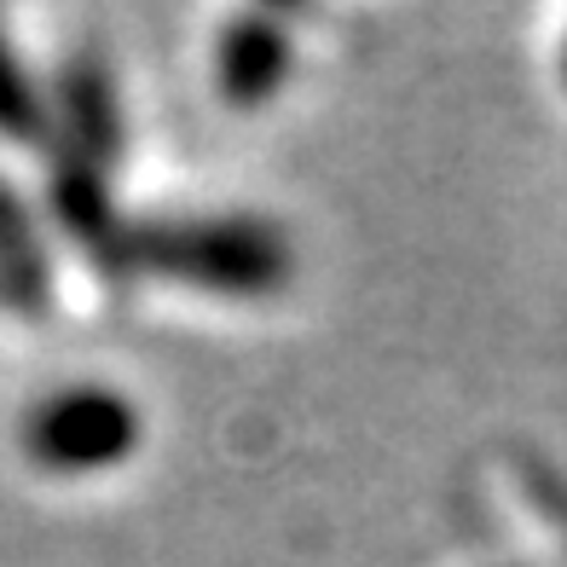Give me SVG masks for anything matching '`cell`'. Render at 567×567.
<instances>
[{"instance_id": "277c9868", "label": "cell", "mask_w": 567, "mask_h": 567, "mask_svg": "<svg viewBox=\"0 0 567 567\" xmlns=\"http://www.w3.org/2000/svg\"><path fill=\"white\" fill-rule=\"evenodd\" d=\"M64 105H70V122H75V140L70 151L93 168H105V157L116 151V99H111V82L93 59H75L70 75H64Z\"/></svg>"}, {"instance_id": "7a4b0ae2", "label": "cell", "mask_w": 567, "mask_h": 567, "mask_svg": "<svg viewBox=\"0 0 567 567\" xmlns=\"http://www.w3.org/2000/svg\"><path fill=\"white\" fill-rule=\"evenodd\" d=\"M140 441V417L134 405L111 389H64L47 405L30 411V429H23V446L47 470H111L122 452H134Z\"/></svg>"}, {"instance_id": "6da1fadb", "label": "cell", "mask_w": 567, "mask_h": 567, "mask_svg": "<svg viewBox=\"0 0 567 567\" xmlns=\"http://www.w3.org/2000/svg\"><path fill=\"white\" fill-rule=\"evenodd\" d=\"M111 255L116 267L163 272L220 296H261L278 290L284 272H290L284 238L255 220H140L116 231Z\"/></svg>"}, {"instance_id": "3957f363", "label": "cell", "mask_w": 567, "mask_h": 567, "mask_svg": "<svg viewBox=\"0 0 567 567\" xmlns=\"http://www.w3.org/2000/svg\"><path fill=\"white\" fill-rule=\"evenodd\" d=\"M290 70V41L272 18H238L220 47V93L231 105H267Z\"/></svg>"}, {"instance_id": "5b68a950", "label": "cell", "mask_w": 567, "mask_h": 567, "mask_svg": "<svg viewBox=\"0 0 567 567\" xmlns=\"http://www.w3.org/2000/svg\"><path fill=\"white\" fill-rule=\"evenodd\" d=\"M0 290L23 307L47 301V261H41L35 231H30V220H23L18 197L7 186H0Z\"/></svg>"}, {"instance_id": "8992f818", "label": "cell", "mask_w": 567, "mask_h": 567, "mask_svg": "<svg viewBox=\"0 0 567 567\" xmlns=\"http://www.w3.org/2000/svg\"><path fill=\"white\" fill-rule=\"evenodd\" d=\"M0 134H12L23 145H35L47 134V116H41L35 93H30V75H23L18 59H12L7 35H0Z\"/></svg>"}]
</instances>
